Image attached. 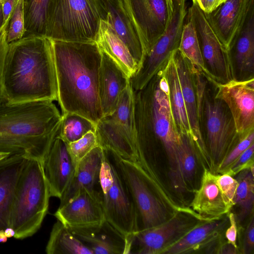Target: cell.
Segmentation results:
<instances>
[{
  "label": "cell",
  "mask_w": 254,
  "mask_h": 254,
  "mask_svg": "<svg viewBox=\"0 0 254 254\" xmlns=\"http://www.w3.org/2000/svg\"><path fill=\"white\" fill-rule=\"evenodd\" d=\"M236 180L238 185L235 196V205L238 210L235 214L237 223L243 222L254 213V167L239 173Z\"/></svg>",
  "instance_id": "obj_31"
},
{
  "label": "cell",
  "mask_w": 254,
  "mask_h": 254,
  "mask_svg": "<svg viewBox=\"0 0 254 254\" xmlns=\"http://www.w3.org/2000/svg\"><path fill=\"white\" fill-rule=\"evenodd\" d=\"M229 224L227 214L216 219L201 220L163 254H217Z\"/></svg>",
  "instance_id": "obj_16"
},
{
  "label": "cell",
  "mask_w": 254,
  "mask_h": 254,
  "mask_svg": "<svg viewBox=\"0 0 254 254\" xmlns=\"http://www.w3.org/2000/svg\"><path fill=\"white\" fill-rule=\"evenodd\" d=\"M4 233L5 235L7 238L14 237L15 235L14 230L10 227H8L4 230Z\"/></svg>",
  "instance_id": "obj_48"
},
{
  "label": "cell",
  "mask_w": 254,
  "mask_h": 254,
  "mask_svg": "<svg viewBox=\"0 0 254 254\" xmlns=\"http://www.w3.org/2000/svg\"><path fill=\"white\" fill-rule=\"evenodd\" d=\"M10 155H11V154L9 153L0 151V161L8 157Z\"/></svg>",
  "instance_id": "obj_50"
},
{
  "label": "cell",
  "mask_w": 254,
  "mask_h": 254,
  "mask_svg": "<svg viewBox=\"0 0 254 254\" xmlns=\"http://www.w3.org/2000/svg\"><path fill=\"white\" fill-rule=\"evenodd\" d=\"M204 13H209L222 3L221 0H192Z\"/></svg>",
  "instance_id": "obj_46"
},
{
  "label": "cell",
  "mask_w": 254,
  "mask_h": 254,
  "mask_svg": "<svg viewBox=\"0 0 254 254\" xmlns=\"http://www.w3.org/2000/svg\"><path fill=\"white\" fill-rule=\"evenodd\" d=\"M234 79L254 78V6L228 51Z\"/></svg>",
  "instance_id": "obj_21"
},
{
  "label": "cell",
  "mask_w": 254,
  "mask_h": 254,
  "mask_svg": "<svg viewBox=\"0 0 254 254\" xmlns=\"http://www.w3.org/2000/svg\"><path fill=\"white\" fill-rule=\"evenodd\" d=\"M202 118L206 130L205 145L213 169L216 171L240 138L227 105L222 100L216 98L214 93L211 94L207 85L202 105L201 120Z\"/></svg>",
  "instance_id": "obj_9"
},
{
  "label": "cell",
  "mask_w": 254,
  "mask_h": 254,
  "mask_svg": "<svg viewBox=\"0 0 254 254\" xmlns=\"http://www.w3.org/2000/svg\"><path fill=\"white\" fill-rule=\"evenodd\" d=\"M241 253L251 254L254 249V213L251 214L250 220L245 230Z\"/></svg>",
  "instance_id": "obj_42"
},
{
  "label": "cell",
  "mask_w": 254,
  "mask_h": 254,
  "mask_svg": "<svg viewBox=\"0 0 254 254\" xmlns=\"http://www.w3.org/2000/svg\"><path fill=\"white\" fill-rule=\"evenodd\" d=\"M104 152V149L98 146L79 162L69 185L60 199L59 206L65 204L82 189L91 191L98 190Z\"/></svg>",
  "instance_id": "obj_24"
},
{
  "label": "cell",
  "mask_w": 254,
  "mask_h": 254,
  "mask_svg": "<svg viewBox=\"0 0 254 254\" xmlns=\"http://www.w3.org/2000/svg\"><path fill=\"white\" fill-rule=\"evenodd\" d=\"M105 0L109 12L107 22L127 46L139 67L143 57V48L136 28L123 0Z\"/></svg>",
  "instance_id": "obj_26"
},
{
  "label": "cell",
  "mask_w": 254,
  "mask_h": 254,
  "mask_svg": "<svg viewBox=\"0 0 254 254\" xmlns=\"http://www.w3.org/2000/svg\"><path fill=\"white\" fill-rule=\"evenodd\" d=\"M254 142L239 156L226 172L233 177L240 172L254 167Z\"/></svg>",
  "instance_id": "obj_41"
},
{
  "label": "cell",
  "mask_w": 254,
  "mask_h": 254,
  "mask_svg": "<svg viewBox=\"0 0 254 254\" xmlns=\"http://www.w3.org/2000/svg\"><path fill=\"white\" fill-rule=\"evenodd\" d=\"M122 0L139 37L144 57L166 28L169 17L168 0Z\"/></svg>",
  "instance_id": "obj_14"
},
{
  "label": "cell",
  "mask_w": 254,
  "mask_h": 254,
  "mask_svg": "<svg viewBox=\"0 0 254 254\" xmlns=\"http://www.w3.org/2000/svg\"><path fill=\"white\" fill-rule=\"evenodd\" d=\"M186 0H168L169 17L166 28L150 50L144 56L137 71L148 81L167 64L172 52L179 47L187 11Z\"/></svg>",
  "instance_id": "obj_11"
},
{
  "label": "cell",
  "mask_w": 254,
  "mask_h": 254,
  "mask_svg": "<svg viewBox=\"0 0 254 254\" xmlns=\"http://www.w3.org/2000/svg\"><path fill=\"white\" fill-rule=\"evenodd\" d=\"M25 20L23 0H18L10 19L6 33L8 44L18 40L24 36Z\"/></svg>",
  "instance_id": "obj_38"
},
{
  "label": "cell",
  "mask_w": 254,
  "mask_h": 254,
  "mask_svg": "<svg viewBox=\"0 0 254 254\" xmlns=\"http://www.w3.org/2000/svg\"><path fill=\"white\" fill-rule=\"evenodd\" d=\"M214 97L227 105L234 121L240 140L254 130V78L232 80L224 83L210 80Z\"/></svg>",
  "instance_id": "obj_13"
},
{
  "label": "cell",
  "mask_w": 254,
  "mask_h": 254,
  "mask_svg": "<svg viewBox=\"0 0 254 254\" xmlns=\"http://www.w3.org/2000/svg\"><path fill=\"white\" fill-rule=\"evenodd\" d=\"M1 88L2 95L10 103L58 101L53 40L27 35L9 43Z\"/></svg>",
  "instance_id": "obj_1"
},
{
  "label": "cell",
  "mask_w": 254,
  "mask_h": 254,
  "mask_svg": "<svg viewBox=\"0 0 254 254\" xmlns=\"http://www.w3.org/2000/svg\"><path fill=\"white\" fill-rule=\"evenodd\" d=\"M7 238L5 235L4 230L0 231V243H5L7 241Z\"/></svg>",
  "instance_id": "obj_49"
},
{
  "label": "cell",
  "mask_w": 254,
  "mask_h": 254,
  "mask_svg": "<svg viewBox=\"0 0 254 254\" xmlns=\"http://www.w3.org/2000/svg\"><path fill=\"white\" fill-rule=\"evenodd\" d=\"M53 50L62 114L76 113L96 124L103 118L98 93L101 50L96 42L58 40H53Z\"/></svg>",
  "instance_id": "obj_2"
},
{
  "label": "cell",
  "mask_w": 254,
  "mask_h": 254,
  "mask_svg": "<svg viewBox=\"0 0 254 254\" xmlns=\"http://www.w3.org/2000/svg\"><path fill=\"white\" fill-rule=\"evenodd\" d=\"M62 115L58 136L68 144L75 141L90 131L95 132L96 124L87 118L74 113Z\"/></svg>",
  "instance_id": "obj_36"
},
{
  "label": "cell",
  "mask_w": 254,
  "mask_h": 254,
  "mask_svg": "<svg viewBox=\"0 0 254 254\" xmlns=\"http://www.w3.org/2000/svg\"><path fill=\"white\" fill-rule=\"evenodd\" d=\"M108 13L105 0H50L46 37L96 42L100 22L107 21Z\"/></svg>",
  "instance_id": "obj_7"
},
{
  "label": "cell",
  "mask_w": 254,
  "mask_h": 254,
  "mask_svg": "<svg viewBox=\"0 0 254 254\" xmlns=\"http://www.w3.org/2000/svg\"><path fill=\"white\" fill-rule=\"evenodd\" d=\"M43 165L50 196L60 199L69 185L76 165L68 150L67 144L58 136L52 142Z\"/></svg>",
  "instance_id": "obj_19"
},
{
  "label": "cell",
  "mask_w": 254,
  "mask_h": 254,
  "mask_svg": "<svg viewBox=\"0 0 254 254\" xmlns=\"http://www.w3.org/2000/svg\"><path fill=\"white\" fill-rule=\"evenodd\" d=\"M93 254H127L126 237L107 220L92 227L68 228Z\"/></svg>",
  "instance_id": "obj_23"
},
{
  "label": "cell",
  "mask_w": 254,
  "mask_h": 254,
  "mask_svg": "<svg viewBox=\"0 0 254 254\" xmlns=\"http://www.w3.org/2000/svg\"><path fill=\"white\" fill-rule=\"evenodd\" d=\"M5 0H0V6L1 5L2 3Z\"/></svg>",
  "instance_id": "obj_52"
},
{
  "label": "cell",
  "mask_w": 254,
  "mask_h": 254,
  "mask_svg": "<svg viewBox=\"0 0 254 254\" xmlns=\"http://www.w3.org/2000/svg\"><path fill=\"white\" fill-rule=\"evenodd\" d=\"M133 91L136 153H153L156 143H161L167 157L171 185L181 193L185 189L180 168V133L172 114L162 71L141 89Z\"/></svg>",
  "instance_id": "obj_3"
},
{
  "label": "cell",
  "mask_w": 254,
  "mask_h": 254,
  "mask_svg": "<svg viewBox=\"0 0 254 254\" xmlns=\"http://www.w3.org/2000/svg\"><path fill=\"white\" fill-rule=\"evenodd\" d=\"M254 0H226L209 13H204L209 25L228 52L243 26Z\"/></svg>",
  "instance_id": "obj_18"
},
{
  "label": "cell",
  "mask_w": 254,
  "mask_h": 254,
  "mask_svg": "<svg viewBox=\"0 0 254 254\" xmlns=\"http://www.w3.org/2000/svg\"><path fill=\"white\" fill-rule=\"evenodd\" d=\"M107 117L124 130L136 148L133 91L130 83L121 92L113 113Z\"/></svg>",
  "instance_id": "obj_32"
},
{
  "label": "cell",
  "mask_w": 254,
  "mask_h": 254,
  "mask_svg": "<svg viewBox=\"0 0 254 254\" xmlns=\"http://www.w3.org/2000/svg\"><path fill=\"white\" fill-rule=\"evenodd\" d=\"M180 168L186 191L196 175L198 161H200L196 147L190 136L180 133Z\"/></svg>",
  "instance_id": "obj_34"
},
{
  "label": "cell",
  "mask_w": 254,
  "mask_h": 254,
  "mask_svg": "<svg viewBox=\"0 0 254 254\" xmlns=\"http://www.w3.org/2000/svg\"><path fill=\"white\" fill-rule=\"evenodd\" d=\"M217 175L204 167L199 188L195 191L190 204V208L202 220L220 218L232 208L216 183Z\"/></svg>",
  "instance_id": "obj_20"
},
{
  "label": "cell",
  "mask_w": 254,
  "mask_h": 254,
  "mask_svg": "<svg viewBox=\"0 0 254 254\" xmlns=\"http://www.w3.org/2000/svg\"><path fill=\"white\" fill-rule=\"evenodd\" d=\"M99 146L95 132L90 131L79 139L67 144L68 150L75 164Z\"/></svg>",
  "instance_id": "obj_37"
},
{
  "label": "cell",
  "mask_w": 254,
  "mask_h": 254,
  "mask_svg": "<svg viewBox=\"0 0 254 254\" xmlns=\"http://www.w3.org/2000/svg\"><path fill=\"white\" fill-rule=\"evenodd\" d=\"M62 119L52 100L10 103L0 96V151L43 161Z\"/></svg>",
  "instance_id": "obj_4"
},
{
  "label": "cell",
  "mask_w": 254,
  "mask_h": 254,
  "mask_svg": "<svg viewBox=\"0 0 254 254\" xmlns=\"http://www.w3.org/2000/svg\"><path fill=\"white\" fill-rule=\"evenodd\" d=\"M226 0H221V1H222V3H223V2L225 1Z\"/></svg>",
  "instance_id": "obj_53"
},
{
  "label": "cell",
  "mask_w": 254,
  "mask_h": 254,
  "mask_svg": "<svg viewBox=\"0 0 254 254\" xmlns=\"http://www.w3.org/2000/svg\"><path fill=\"white\" fill-rule=\"evenodd\" d=\"M178 75L187 114L192 133V140L201 162L211 169L212 165L203 139L199 122L197 98L190 64L179 50L172 53Z\"/></svg>",
  "instance_id": "obj_15"
},
{
  "label": "cell",
  "mask_w": 254,
  "mask_h": 254,
  "mask_svg": "<svg viewBox=\"0 0 254 254\" xmlns=\"http://www.w3.org/2000/svg\"><path fill=\"white\" fill-rule=\"evenodd\" d=\"M229 224L225 232V237L228 243H230L238 247L236 241L237 236V221L235 218V214L230 211L227 214Z\"/></svg>",
  "instance_id": "obj_43"
},
{
  "label": "cell",
  "mask_w": 254,
  "mask_h": 254,
  "mask_svg": "<svg viewBox=\"0 0 254 254\" xmlns=\"http://www.w3.org/2000/svg\"><path fill=\"white\" fill-rule=\"evenodd\" d=\"M8 26V25H3L0 29V96L2 95L1 88V73L4 59L8 44L6 41Z\"/></svg>",
  "instance_id": "obj_44"
},
{
  "label": "cell",
  "mask_w": 254,
  "mask_h": 254,
  "mask_svg": "<svg viewBox=\"0 0 254 254\" xmlns=\"http://www.w3.org/2000/svg\"><path fill=\"white\" fill-rule=\"evenodd\" d=\"M200 221L187 212H176L165 222L139 230L127 239L128 254H163Z\"/></svg>",
  "instance_id": "obj_10"
},
{
  "label": "cell",
  "mask_w": 254,
  "mask_h": 254,
  "mask_svg": "<svg viewBox=\"0 0 254 254\" xmlns=\"http://www.w3.org/2000/svg\"><path fill=\"white\" fill-rule=\"evenodd\" d=\"M46 252L47 254H93L68 227L58 220L50 233Z\"/></svg>",
  "instance_id": "obj_30"
},
{
  "label": "cell",
  "mask_w": 254,
  "mask_h": 254,
  "mask_svg": "<svg viewBox=\"0 0 254 254\" xmlns=\"http://www.w3.org/2000/svg\"><path fill=\"white\" fill-rule=\"evenodd\" d=\"M3 25V18L2 12L1 5L0 6V29Z\"/></svg>",
  "instance_id": "obj_51"
},
{
  "label": "cell",
  "mask_w": 254,
  "mask_h": 254,
  "mask_svg": "<svg viewBox=\"0 0 254 254\" xmlns=\"http://www.w3.org/2000/svg\"><path fill=\"white\" fill-rule=\"evenodd\" d=\"M109 151L131 196L138 231L165 222L174 214L170 213V210L177 211L182 209V206L171 198L165 187L151 177L137 162L123 159Z\"/></svg>",
  "instance_id": "obj_6"
},
{
  "label": "cell",
  "mask_w": 254,
  "mask_h": 254,
  "mask_svg": "<svg viewBox=\"0 0 254 254\" xmlns=\"http://www.w3.org/2000/svg\"><path fill=\"white\" fill-rule=\"evenodd\" d=\"M98 145L119 157L137 162L136 148L124 130L108 117L96 124L95 131Z\"/></svg>",
  "instance_id": "obj_27"
},
{
  "label": "cell",
  "mask_w": 254,
  "mask_h": 254,
  "mask_svg": "<svg viewBox=\"0 0 254 254\" xmlns=\"http://www.w3.org/2000/svg\"><path fill=\"white\" fill-rule=\"evenodd\" d=\"M27 158L16 154L0 161V231L9 227L16 184Z\"/></svg>",
  "instance_id": "obj_25"
},
{
  "label": "cell",
  "mask_w": 254,
  "mask_h": 254,
  "mask_svg": "<svg viewBox=\"0 0 254 254\" xmlns=\"http://www.w3.org/2000/svg\"><path fill=\"white\" fill-rule=\"evenodd\" d=\"M101 52L98 93L104 117L113 113L121 92L129 84V78L108 55Z\"/></svg>",
  "instance_id": "obj_22"
},
{
  "label": "cell",
  "mask_w": 254,
  "mask_h": 254,
  "mask_svg": "<svg viewBox=\"0 0 254 254\" xmlns=\"http://www.w3.org/2000/svg\"><path fill=\"white\" fill-rule=\"evenodd\" d=\"M168 89L169 102L175 124L180 133H192L188 120L176 67L172 56L162 70Z\"/></svg>",
  "instance_id": "obj_29"
},
{
  "label": "cell",
  "mask_w": 254,
  "mask_h": 254,
  "mask_svg": "<svg viewBox=\"0 0 254 254\" xmlns=\"http://www.w3.org/2000/svg\"><path fill=\"white\" fill-rule=\"evenodd\" d=\"M187 16L195 30L210 80L224 83L234 79L228 53L212 30L203 11L192 2L188 9Z\"/></svg>",
  "instance_id": "obj_12"
},
{
  "label": "cell",
  "mask_w": 254,
  "mask_h": 254,
  "mask_svg": "<svg viewBox=\"0 0 254 254\" xmlns=\"http://www.w3.org/2000/svg\"><path fill=\"white\" fill-rule=\"evenodd\" d=\"M184 23L178 49L191 65L200 71L208 79H210L205 66L195 30L192 22L187 18Z\"/></svg>",
  "instance_id": "obj_35"
},
{
  "label": "cell",
  "mask_w": 254,
  "mask_h": 254,
  "mask_svg": "<svg viewBox=\"0 0 254 254\" xmlns=\"http://www.w3.org/2000/svg\"><path fill=\"white\" fill-rule=\"evenodd\" d=\"M239 253L238 247H236L227 241H224L221 243L217 252L218 254H237Z\"/></svg>",
  "instance_id": "obj_47"
},
{
  "label": "cell",
  "mask_w": 254,
  "mask_h": 254,
  "mask_svg": "<svg viewBox=\"0 0 254 254\" xmlns=\"http://www.w3.org/2000/svg\"><path fill=\"white\" fill-rule=\"evenodd\" d=\"M104 150L98 185L101 203L106 220L127 239L138 231L134 206L112 156Z\"/></svg>",
  "instance_id": "obj_8"
},
{
  "label": "cell",
  "mask_w": 254,
  "mask_h": 254,
  "mask_svg": "<svg viewBox=\"0 0 254 254\" xmlns=\"http://www.w3.org/2000/svg\"><path fill=\"white\" fill-rule=\"evenodd\" d=\"M18 0H5L1 4L3 25H8L12 12Z\"/></svg>",
  "instance_id": "obj_45"
},
{
  "label": "cell",
  "mask_w": 254,
  "mask_h": 254,
  "mask_svg": "<svg viewBox=\"0 0 254 254\" xmlns=\"http://www.w3.org/2000/svg\"><path fill=\"white\" fill-rule=\"evenodd\" d=\"M254 142V130H253L245 137L240 140L219 164L216 169L218 174L226 173L243 152Z\"/></svg>",
  "instance_id": "obj_39"
},
{
  "label": "cell",
  "mask_w": 254,
  "mask_h": 254,
  "mask_svg": "<svg viewBox=\"0 0 254 254\" xmlns=\"http://www.w3.org/2000/svg\"><path fill=\"white\" fill-rule=\"evenodd\" d=\"M96 43L129 78L136 71L138 66L128 49L107 21H101Z\"/></svg>",
  "instance_id": "obj_28"
},
{
  "label": "cell",
  "mask_w": 254,
  "mask_h": 254,
  "mask_svg": "<svg viewBox=\"0 0 254 254\" xmlns=\"http://www.w3.org/2000/svg\"><path fill=\"white\" fill-rule=\"evenodd\" d=\"M216 183L232 208L235 205V196L238 182L228 174H217Z\"/></svg>",
  "instance_id": "obj_40"
},
{
  "label": "cell",
  "mask_w": 254,
  "mask_h": 254,
  "mask_svg": "<svg viewBox=\"0 0 254 254\" xmlns=\"http://www.w3.org/2000/svg\"><path fill=\"white\" fill-rule=\"evenodd\" d=\"M54 216L68 228L95 226L106 220L98 190L86 189L59 206Z\"/></svg>",
  "instance_id": "obj_17"
},
{
  "label": "cell",
  "mask_w": 254,
  "mask_h": 254,
  "mask_svg": "<svg viewBox=\"0 0 254 254\" xmlns=\"http://www.w3.org/2000/svg\"><path fill=\"white\" fill-rule=\"evenodd\" d=\"M50 197L43 161L27 158L17 181L10 217L14 238L23 239L37 232L48 211Z\"/></svg>",
  "instance_id": "obj_5"
},
{
  "label": "cell",
  "mask_w": 254,
  "mask_h": 254,
  "mask_svg": "<svg viewBox=\"0 0 254 254\" xmlns=\"http://www.w3.org/2000/svg\"><path fill=\"white\" fill-rule=\"evenodd\" d=\"M50 0H23L24 36H45Z\"/></svg>",
  "instance_id": "obj_33"
}]
</instances>
